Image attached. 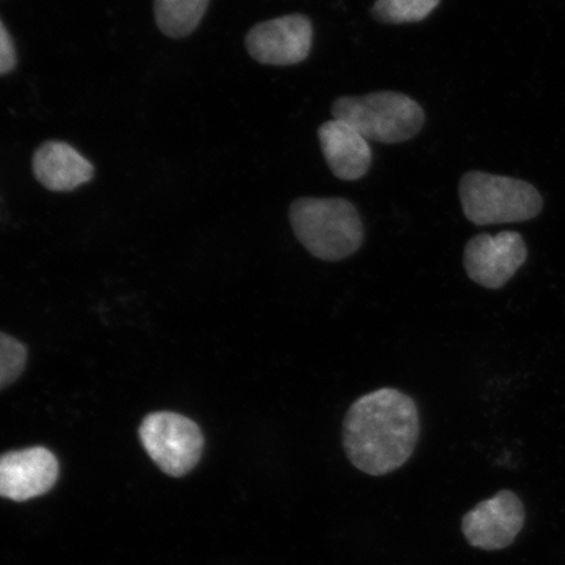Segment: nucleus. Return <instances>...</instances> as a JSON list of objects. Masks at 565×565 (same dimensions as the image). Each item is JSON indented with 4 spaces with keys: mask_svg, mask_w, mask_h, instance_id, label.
I'll list each match as a JSON object with an SVG mask.
<instances>
[{
    "mask_svg": "<svg viewBox=\"0 0 565 565\" xmlns=\"http://www.w3.org/2000/svg\"><path fill=\"white\" fill-rule=\"evenodd\" d=\"M140 441L166 475L180 478L200 462L204 439L200 427L174 413L148 415L139 428Z\"/></svg>",
    "mask_w": 565,
    "mask_h": 565,
    "instance_id": "39448f33",
    "label": "nucleus"
},
{
    "mask_svg": "<svg viewBox=\"0 0 565 565\" xmlns=\"http://www.w3.org/2000/svg\"><path fill=\"white\" fill-rule=\"evenodd\" d=\"M459 198L465 216L476 225L527 222L543 209V198L532 183L478 171L459 181Z\"/></svg>",
    "mask_w": 565,
    "mask_h": 565,
    "instance_id": "7ed1b4c3",
    "label": "nucleus"
},
{
    "mask_svg": "<svg viewBox=\"0 0 565 565\" xmlns=\"http://www.w3.org/2000/svg\"><path fill=\"white\" fill-rule=\"evenodd\" d=\"M209 3L210 0H154V18L168 38H186L201 24Z\"/></svg>",
    "mask_w": 565,
    "mask_h": 565,
    "instance_id": "f8f14e48",
    "label": "nucleus"
},
{
    "mask_svg": "<svg viewBox=\"0 0 565 565\" xmlns=\"http://www.w3.org/2000/svg\"><path fill=\"white\" fill-rule=\"evenodd\" d=\"M35 179L53 192H70L90 181L94 166L63 141H47L34 153Z\"/></svg>",
    "mask_w": 565,
    "mask_h": 565,
    "instance_id": "9b49d317",
    "label": "nucleus"
},
{
    "mask_svg": "<svg viewBox=\"0 0 565 565\" xmlns=\"http://www.w3.org/2000/svg\"><path fill=\"white\" fill-rule=\"evenodd\" d=\"M312 42V23L300 13L259 23L252 28L245 40L253 58L271 66H291L306 61Z\"/></svg>",
    "mask_w": 565,
    "mask_h": 565,
    "instance_id": "0eeeda50",
    "label": "nucleus"
},
{
    "mask_svg": "<svg viewBox=\"0 0 565 565\" xmlns=\"http://www.w3.org/2000/svg\"><path fill=\"white\" fill-rule=\"evenodd\" d=\"M525 522V508L512 491H500L465 514L462 532L472 547L497 551L510 547Z\"/></svg>",
    "mask_w": 565,
    "mask_h": 565,
    "instance_id": "6e6552de",
    "label": "nucleus"
},
{
    "mask_svg": "<svg viewBox=\"0 0 565 565\" xmlns=\"http://www.w3.org/2000/svg\"><path fill=\"white\" fill-rule=\"evenodd\" d=\"M296 238L318 259L338 263L364 242L359 211L343 198H300L289 207Z\"/></svg>",
    "mask_w": 565,
    "mask_h": 565,
    "instance_id": "f03ea898",
    "label": "nucleus"
},
{
    "mask_svg": "<svg viewBox=\"0 0 565 565\" xmlns=\"http://www.w3.org/2000/svg\"><path fill=\"white\" fill-rule=\"evenodd\" d=\"M527 247L518 232L504 231L497 236L478 235L465 247L463 266L477 285L499 289L526 263Z\"/></svg>",
    "mask_w": 565,
    "mask_h": 565,
    "instance_id": "423d86ee",
    "label": "nucleus"
},
{
    "mask_svg": "<svg viewBox=\"0 0 565 565\" xmlns=\"http://www.w3.org/2000/svg\"><path fill=\"white\" fill-rule=\"evenodd\" d=\"M333 116L351 125L366 140L388 145L413 139L426 119L422 106L412 97L391 90L338 98Z\"/></svg>",
    "mask_w": 565,
    "mask_h": 565,
    "instance_id": "20e7f679",
    "label": "nucleus"
},
{
    "mask_svg": "<svg viewBox=\"0 0 565 565\" xmlns=\"http://www.w3.org/2000/svg\"><path fill=\"white\" fill-rule=\"evenodd\" d=\"M318 139L324 160L339 180L356 181L369 173L372 162L369 140L351 125L334 118L318 129Z\"/></svg>",
    "mask_w": 565,
    "mask_h": 565,
    "instance_id": "9d476101",
    "label": "nucleus"
},
{
    "mask_svg": "<svg viewBox=\"0 0 565 565\" xmlns=\"http://www.w3.org/2000/svg\"><path fill=\"white\" fill-rule=\"evenodd\" d=\"M420 435L418 407L413 398L384 387L353 402L343 422V447L356 469L373 477L404 466Z\"/></svg>",
    "mask_w": 565,
    "mask_h": 565,
    "instance_id": "f257e3e1",
    "label": "nucleus"
},
{
    "mask_svg": "<svg viewBox=\"0 0 565 565\" xmlns=\"http://www.w3.org/2000/svg\"><path fill=\"white\" fill-rule=\"evenodd\" d=\"M60 465L51 450L35 447L0 456V498L26 501L51 491Z\"/></svg>",
    "mask_w": 565,
    "mask_h": 565,
    "instance_id": "1a4fd4ad",
    "label": "nucleus"
},
{
    "mask_svg": "<svg viewBox=\"0 0 565 565\" xmlns=\"http://www.w3.org/2000/svg\"><path fill=\"white\" fill-rule=\"evenodd\" d=\"M25 363L24 345L15 338L0 333V391L20 376Z\"/></svg>",
    "mask_w": 565,
    "mask_h": 565,
    "instance_id": "4468645a",
    "label": "nucleus"
},
{
    "mask_svg": "<svg viewBox=\"0 0 565 565\" xmlns=\"http://www.w3.org/2000/svg\"><path fill=\"white\" fill-rule=\"evenodd\" d=\"M17 66L15 46L9 31L0 20V75L10 73Z\"/></svg>",
    "mask_w": 565,
    "mask_h": 565,
    "instance_id": "2eb2a0df",
    "label": "nucleus"
},
{
    "mask_svg": "<svg viewBox=\"0 0 565 565\" xmlns=\"http://www.w3.org/2000/svg\"><path fill=\"white\" fill-rule=\"evenodd\" d=\"M441 0H377L374 19L385 24L418 23L430 15Z\"/></svg>",
    "mask_w": 565,
    "mask_h": 565,
    "instance_id": "ddd939ff",
    "label": "nucleus"
}]
</instances>
